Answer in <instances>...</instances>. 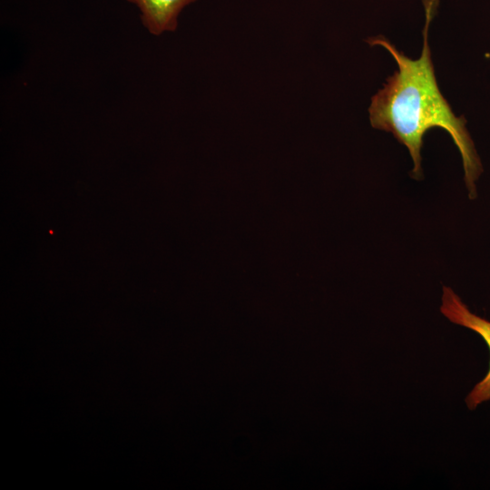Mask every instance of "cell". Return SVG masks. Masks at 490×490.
Returning <instances> with one entry per match:
<instances>
[{"instance_id": "3957f363", "label": "cell", "mask_w": 490, "mask_h": 490, "mask_svg": "<svg viewBox=\"0 0 490 490\" xmlns=\"http://www.w3.org/2000/svg\"><path fill=\"white\" fill-rule=\"evenodd\" d=\"M137 6L142 25L153 35L174 32L184 7L196 0H126Z\"/></svg>"}, {"instance_id": "6da1fadb", "label": "cell", "mask_w": 490, "mask_h": 490, "mask_svg": "<svg viewBox=\"0 0 490 490\" xmlns=\"http://www.w3.org/2000/svg\"><path fill=\"white\" fill-rule=\"evenodd\" d=\"M426 22L423 48L417 59H410L383 35L371 37V45L384 47L393 56L397 70L387 77L382 89L372 96L368 108L373 128L391 132L405 145L413 161L411 175L422 178L421 150L425 133L432 128L446 131L462 158L465 182L469 198L476 196L475 181L482 164L466 127V119L457 117L441 93L436 82L428 44V29L437 12L439 0H422Z\"/></svg>"}, {"instance_id": "7a4b0ae2", "label": "cell", "mask_w": 490, "mask_h": 490, "mask_svg": "<svg viewBox=\"0 0 490 490\" xmlns=\"http://www.w3.org/2000/svg\"><path fill=\"white\" fill-rule=\"evenodd\" d=\"M441 313L451 322L467 328L483 338L490 351V321L473 312L451 288L443 287ZM490 400V362L485 377L478 382L466 398L469 409Z\"/></svg>"}]
</instances>
